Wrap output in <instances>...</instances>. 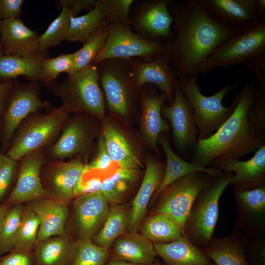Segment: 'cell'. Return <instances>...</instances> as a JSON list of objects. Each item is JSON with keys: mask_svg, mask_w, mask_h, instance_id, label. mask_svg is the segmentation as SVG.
Instances as JSON below:
<instances>
[{"mask_svg": "<svg viewBox=\"0 0 265 265\" xmlns=\"http://www.w3.org/2000/svg\"><path fill=\"white\" fill-rule=\"evenodd\" d=\"M243 65L256 76L259 85L265 86V54L249 60Z\"/></svg>", "mask_w": 265, "mask_h": 265, "instance_id": "f907efd6", "label": "cell"}, {"mask_svg": "<svg viewBox=\"0 0 265 265\" xmlns=\"http://www.w3.org/2000/svg\"><path fill=\"white\" fill-rule=\"evenodd\" d=\"M69 116L61 106L46 114L39 111L28 116L17 129L5 154L18 161L25 155L53 143Z\"/></svg>", "mask_w": 265, "mask_h": 265, "instance_id": "52a82bcc", "label": "cell"}, {"mask_svg": "<svg viewBox=\"0 0 265 265\" xmlns=\"http://www.w3.org/2000/svg\"><path fill=\"white\" fill-rule=\"evenodd\" d=\"M236 210L233 232L245 239L265 234V186L249 190L233 188Z\"/></svg>", "mask_w": 265, "mask_h": 265, "instance_id": "e0dca14e", "label": "cell"}, {"mask_svg": "<svg viewBox=\"0 0 265 265\" xmlns=\"http://www.w3.org/2000/svg\"><path fill=\"white\" fill-rule=\"evenodd\" d=\"M219 23L238 31L265 18V0H199Z\"/></svg>", "mask_w": 265, "mask_h": 265, "instance_id": "2e32d148", "label": "cell"}, {"mask_svg": "<svg viewBox=\"0 0 265 265\" xmlns=\"http://www.w3.org/2000/svg\"><path fill=\"white\" fill-rule=\"evenodd\" d=\"M62 7L68 8L72 17H77L80 12L84 10H91L96 5L95 0H59Z\"/></svg>", "mask_w": 265, "mask_h": 265, "instance_id": "816d5d0a", "label": "cell"}, {"mask_svg": "<svg viewBox=\"0 0 265 265\" xmlns=\"http://www.w3.org/2000/svg\"><path fill=\"white\" fill-rule=\"evenodd\" d=\"M248 120L253 130L265 137V86L256 85L254 98L249 110Z\"/></svg>", "mask_w": 265, "mask_h": 265, "instance_id": "ee69618b", "label": "cell"}, {"mask_svg": "<svg viewBox=\"0 0 265 265\" xmlns=\"http://www.w3.org/2000/svg\"><path fill=\"white\" fill-rule=\"evenodd\" d=\"M106 265H162L157 260L155 262L150 264H136L128 262L108 259Z\"/></svg>", "mask_w": 265, "mask_h": 265, "instance_id": "db71d44e", "label": "cell"}, {"mask_svg": "<svg viewBox=\"0 0 265 265\" xmlns=\"http://www.w3.org/2000/svg\"><path fill=\"white\" fill-rule=\"evenodd\" d=\"M108 35V28L105 26L96 30L83 46L74 52L75 64L68 75L74 74L91 64L103 49Z\"/></svg>", "mask_w": 265, "mask_h": 265, "instance_id": "8d00e7d4", "label": "cell"}, {"mask_svg": "<svg viewBox=\"0 0 265 265\" xmlns=\"http://www.w3.org/2000/svg\"><path fill=\"white\" fill-rule=\"evenodd\" d=\"M46 57L4 54L0 57V80L9 81L24 76L31 81L41 82L46 85L41 66L42 61Z\"/></svg>", "mask_w": 265, "mask_h": 265, "instance_id": "1f68e13d", "label": "cell"}, {"mask_svg": "<svg viewBox=\"0 0 265 265\" xmlns=\"http://www.w3.org/2000/svg\"><path fill=\"white\" fill-rule=\"evenodd\" d=\"M244 253L249 265H265V234H258L245 238Z\"/></svg>", "mask_w": 265, "mask_h": 265, "instance_id": "bcb514c9", "label": "cell"}, {"mask_svg": "<svg viewBox=\"0 0 265 265\" xmlns=\"http://www.w3.org/2000/svg\"><path fill=\"white\" fill-rule=\"evenodd\" d=\"M219 169L234 173L229 186L233 188L249 190L265 186V145L247 160H230Z\"/></svg>", "mask_w": 265, "mask_h": 265, "instance_id": "d4e9b609", "label": "cell"}, {"mask_svg": "<svg viewBox=\"0 0 265 265\" xmlns=\"http://www.w3.org/2000/svg\"><path fill=\"white\" fill-rule=\"evenodd\" d=\"M171 0H133L130 17L132 30L140 37L167 44L173 38Z\"/></svg>", "mask_w": 265, "mask_h": 265, "instance_id": "8fae6325", "label": "cell"}, {"mask_svg": "<svg viewBox=\"0 0 265 265\" xmlns=\"http://www.w3.org/2000/svg\"><path fill=\"white\" fill-rule=\"evenodd\" d=\"M78 250L70 265H106L109 250L95 245L91 239L80 240Z\"/></svg>", "mask_w": 265, "mask_h": 265, "instance_id": "b9f144b4", "label": "cell"}, {"mask_svg": "<svg viewBox=\"0 0 265 265\" xmlns=\"http://www.w3.org/2000/svg\"><path fill=\"white\" fill-rule=\"evenodd\" d=\"M167 100L166 95L153 84H145L139 89L140 130L145 144L155 152L158 151L159 136L169 130L161 114L162 106Z\"/></svg>", "mask_w": 265, "mask_h": 265, "instance_id": "ffe728a7", "label": "cell"}, {"mask_svg": "<svg viewBox=\"0 0 265 265\" xmlns=\"http://www.w3.org/2000/svg\"><path fill=\"white\" fill-rule=\"evenodd\" d=\"M126 59L139 90L145 84H153L166 95L169 105L172 103L174 82L178 77L164 52L151 61L135 57Z\"/></svg>", "mask_w": 265, "mask_h": 265, "instance_id": "44dd1931", "label": "cell"}, {"mask_svg": "<svg viewBox=\"0 0 265 265\" xmlns=\"http://www.w3.org/2000/svg\"><path fill=\"white\" fill-rule=\"evenodd\" d=\"M105 26H107L104 16L95 6L84 15L71 18L64 40L78 41L83 45L96 30Z\"/></svg>", "mask_w": 265, "mask_h": 265, "instance_id": "d590c367", "label": "cell"}, {"mask_svg": "<svg viewBox=\"0 0 265 265\" xmlns=\"http://www.w3.org/2000/svg\"><path fill=\"white\" fill-rule=\"evenodd\" d=\"M39 226L38 215L24 204L14 248L33 251L38 243Z\"/></svg>", "mask_w": 265, "mask_h": 265, "instance_id": "74e56055", "label": "cell"}, {"mask_svg": "<svg viewBox=\"0 0 265 265\" xmlns=\"http://www.w3.org/2000/svg\"><path fill=\"white\" fill-rule=\"evenodd\" d=\"M161 114L170 123L172 138L177 148L184 153L193 151L198 131L193 112L179 86L178 78L174 82L173 101L171 105H162Z\"/></svg>", "mask_w": 265, "mask_h": 265, "instance_id": "ac0fdd59", "label": "cell"}, {"mask_svg": "<svg viewBox=\"0 0 265 265\" xmlns=\"http://www.w3.org/2000/svg\"><path fill=\"white\" fill-rule=\"evenodd\" d=\"M179 86L193 112L198 131V139H206L213 134L230 117L237 106L238 95L229 106L222 102L226 95L235 90L237 84L228 83L212 95H204L197 85L198 77L178 78Z\"/></svg>", "mask_w": 265, "mask_h": 265, "instance_id": "3957f363", "label": "cell"}, {"mask_svg": "<svg viewBox=\"0 0 265 265\" xmlns=\"http://www.w3.org/2000/svg\"><path fill=\"white\" fill-rule=\"evenodd\" d=\"M95 65L108 108L113 114L127 118L140 106V102L139 90L126 59H106Z\"/></svg>", "mask_w": 265, "mask_h": 265, "instance_id": "8992f818", "label": "cell"}, {"mask_svg": "<svg viewBox=\"0 0 265 265\" xmlns=\"http://www.w3.org/2000/svg\"><path fill=\"white\" fill-rule=\"evenodd\" d=\"M141 234L153 243H166L179 239L184 229L168 215L161 213L150 214L139 227Z\"/></svg>", "mask_w": 265, "mask_h": 265, "instance_id": "e575fe53", "label": "cell"}, {"mask_svg": "<svg viewBox=\"0 0 265 265\" xmlns=\"http://www.w3.org/2000/svg\"><path fill=\"white\" fill-rule=\"evenodd\" d=\"M265 54V18L220 44L203 65L200 74L216 68L225 69L243 65Z\"/></svg>", "mask_w": 265, "mask_h": 265, "instance_id": "ba28073f", "label": "cell"}, {"mask_svg": "<svg viewBox=\"0 0 265 265\" xmlns=\"http://www.w3.org/2000/svg\"><path fill=\"white\" fill-rule=\"evenodd\" d=\"M72 17L70 10L62 7L59 15L51 23L46 31L39 36L40 51L46 53L48 49L55 47L64 40Z\"/></svg>", "mask_w": 265, "mask_h": 265, "instance_id": "f35d334b", "label": "cell"}, {"mask_svg": "<svg viewBox=\"0 0 265 265\" xmlns=\"http://www.w3.org/2000/svg\"><path fill=\"white\" fill-rule=\"evenodd\" d=\"M51 90L61 99V106L69 114H85L101 120L105 118L106 102L95 65L68 75Z\"/></svg>", "mask_w": 265, "mask_h": 265, "instance_id": "5b68a950", "label": "cell"}, {"mask_svg": "<svg viewBox=\"0 0 265 265\" xmlns=\"http://www.w3.org/2000/svg\"><path fill=\"white\" fill-rule=\"evenodd\" d=\"M157 256L163 261L162 265H215L185 235L166 243H153Z\"/></svg>", "mask_w": 265, "mask_h": 265, "instance_id": "4316f807", "label": "cell"}, {"mask_svg": "<svg viewBox=\"0 0 265 265\" xmlns=\"http://www.w3.org/2000/svg\"><path fill=\"white\" fill-rule=\"evenodd\" d=\"M92 116L80 114L68 118L56 140L44 148L47 160H65L82 157L87 163L97 129Z\"/></svg>", "mask_w": 265, "mask_h": 265, "instance_id": "9c48e42d", "label": "cell"}, {"mask_svg": "<svg viewBox=\"0 0 265 265\" xmlns=\"http://www.w3.org/2000/svg\"><path fill=\"white\" fill-rule=\"evenodd\" d=\"M165 164L151 156L146 160V168L142 181L131 205V213L127 231L135 233L147 212L149 201L162 182Z\"/></svg>", "mask_w": 265, "mask_h": 265, "instance_id": "7402d4cb", "label": "cell"}, {"mask_svg": "<svg viewBox=\"0 0 265 265\" xmlns=\"http://www.w3.org/2000/svg\"><path fill=\"white\" fill-rule=\"evenodd\" d=\"M116 164L110 158L105 145L102 132L98 139L96 151L90 161L86 163L85 168L87 170H95L105 178L111 174L117 168Z\"/></svg>", "mask_w": 265, "mask_h": 265, "instance_id": "f6af8a7d", "label": "cell"}, {"mask_svg": "<svg viewBox=\"0 0 265 265\" xmlns=\"http://www.w3.org/2000/svg\"><path fill=\"white\" fill-rule=\"evenodd\" d=\"M133 0H97L95 6L103 13L108 28L114 24L131 27L130 12Z\"/></svg>", "mask_w": 265, "mask_h": 265, "instance_id": "60d3db41", "label": "cell"}, {"mask_svg": "<svg viewBox=\"0 0 265 265\" xmlns=\"http://www.w3.org/2000/svg\"><path fill=\"white\" fill-rule=\"evenodd\" d=\"M19 162L6 156L0 155V202L15 184Z\"/></svg>", "mask_w": 265, "mask_h": 265, "instance_id": "7dc6e473", "label": "cell"}, {"mask_svg": "<svg viewBox=\"0 0 265 265\" xmlns=\"http://www.w3.org/2000/svg\"><path fill=\"white\" fill-rule=\"evenodd\" d=\"M165 45L140 37L130 26L114 24L108 27L106 41L92 64L109 58L135 57L153 61L165 52Z\"/></svg>", "mask_w": 265, "mask_h": 265, "instance_id": "4fadbf2b", "label": "cell"}, {"mask_svg": "<svg viewBox=\"0 0 265 265\" xmlns=\"http://www.w3.org/2000/svg\"><path fill=\"white\" fill-rule=\"evenodd\" d=\"M245 239L233 232L223 238L213 237L200 248L215 265H249L244 253Z\"/></svg>", "mask_w": 265, "mask_h": 265, "instance_id": "4dcf8cb0", "label": "cell"}, {"mask_svg": "<svg viewBox=\"0 0 265 265\" xmlns=\"http://www.w3.org/2000/svg\"><path fill=\"white\" fill-rule=\"evenodd\" d=\"M75 64L74 53H64L53 58L46 57L41 63L46 86L50 89L55 85L54 80L62 73L70 74Z\"/></svg>", "mask_w": 265, "mask_h": 265, "instance_id": "7bdbcfd3", "label": "cell"}, {"mask_svg": "<svg viewBox=\"0 0 265 265\" xmlns=\"http://www.w3.org/2000/svg\"><path fill=\"white\" fill-rule=\"evenodd\" d=\"M14 84L12 80L0 81V119L4 113L8 98Z\"/></svg>", "mask_w": 265, "mask_h": 265, "instance_id": "f5cc1de1", "label": "cell"}, {"mask_svg": "<svg viewBox=\"0 0 265 265\" xmlns=\"http://www.w3.org/2000/svg\"><path fill=\"white\" fill-rule=\"evenodd\" d=\"M173 38L165 53L177 77H197L223 42L240 31L213 19L199 0H171Z\"/></svg>", "mask_w": 265, "mask_h": 265, "instance_id": "6da1fadb", "label": "cell"}, {"mask_svg": "<svg viewBox=\"0 0 265 265\" xmlns=\"http://www.w3.org/2000/svg\"><path fill=\"white\" fill-rule=\"evenodd\" d=\"M0 36L4 55L46 56L40 51L37 32L27 27L19 18L1 20Z\"/></svg>", "mask_w": 265, "mask_h": 265, "instance_id": "603a6c76", "label": "cell"}, {"mask_svg": "<svg viewBox=\"0 0 265 265\" xmlns=\"http://www.w3.org/2000/svg\"><path fill=\"white\" fill-rule=\"evenodd\" d=\"M140 175V169L118 167L103 179L100 192L110 207L121 204L137 182Z\"/></svg>", "mask_w": 265, "mask_h": 265, "instance_id": "d6a6232c", "label": "cell"}, {"mask_svg": "<svg viewBox=\"0 0 265 265\" xmlns=\"http://www.w3.org/2000/svg\"><path fill=\"white\" fill-rule=\"evenodd\" d=\"M39 84L37 81L14 84L0 118V142L3 151H7L17 129L28 116L51 108L48 102L40 98Z\"/></svg>", "mask_w": 265, "mask_h": 265, "instance_id": "7c38bea8", "label": "cell"}, {"mask_svg": "<svg viewBox=\"0 0 265 265\" xmlns=\"http://www.w3.org/2000/svg\"><path fill=\"white\" fill-rule=\"evenodd\" d=\"M70 202L44 197L26 203L40 220L38 242L52 237L65 234Z\"/></svg>", "mask_w": 265, "mask_h": 265, "instance_id": "cb8c5ba5", "label": "cell"}, {"mask_svg": "<svg viewBox=\"0 0 265 265\" xmlns=\"http://www.w3.org/2000/svg\"><path fill=\"white\" fill-rule=\"evenodd\" d=\"M255 89L256 85L250 82L237 93L234 112L211 136L198 139L191 162L219 168L226 161L239 159L265 145V137L253 130L248 120Z\"/></svg>", "mask_w": 265, "mask_h": 265, "instance_id": "7a4b0ae2", "label": "cell"}, {"mask_svg": "<svg viewBox=\"0 0 265 265\" xmlns=\"http://www.w3.org/2000/svg\"><path fill=\"white\" fill-rule=\"evenodd\" d=\"M212 177L206 173L196 172L176 180L158 194L151 214L164 213L184 229L195 197Z\"/></svg>", "mask_w": 265, "mask_h": 265, "instance_id": "30bf717a", "label": "cell"}, {"mask_svg": "<svg viewBox=\"0 0 265 265\" xmlns=\"http://www.w3.org/2000/svg\"><path fill=\"white\" fill-rule=\"evenodd\" d=\"M77 250V241L65 234L38 242L33 253L36 265H70Z\"/></svg>", "mask_w": 265, "mask_h": 265, "instance_id": "f1b7e54d", "label": "cell"}, {"mask_svg": "<svg viewBox=\"0 0 265 265\" xmlns=\"http://www.w3.org/2000/svg\"><path fill=\"white\" fill-rule=\"evenodd\" d=\"M107 152L119 167L140 169L143 165L128 137L116 126L108 121L102 124Z\"/></svg>", "mask_w": 265, "mask_h": 265, "instance_id": "83f0119b", "label": "cell"}, {"mask_svg": "<svg viewBox=\"0 0 265 265\" xmlns=\"http://www.w3.org/2000/svg\"></svg>", "mask_w": 265, "mask_h": 265, "instance_id": "680465c9", "label": "cell"}, {"mask_svg": "<svg viewBox=\"0 0 265 265\" xmlns=\"http://www.w3.org/2000/svg\"><path fill=\"white\" fill-rule=\"evenodd\" d=\"M153 243L141 234L126 232L109 250V259L136 264H150L157 259Z\"/></svg>", "mask_w": 265, "mask_h": 265, "instance_id": "484cf974", "label": "cell"}, {"mask_svg": "<svg viewBox=\"0 0 265 265\" xmlns=\"http://www.w3.org/2000/svg\"><path fill=\"white\" fill-rule=\"evenodd\" d=\"M23 0H0V19L1 20L19 18L21 15Z\"/></svg>", "mask_w": 265, "mask_h": 265, "instance_id": "681fc988", "label": "cell"}, {"mask_svg": "<svg viewBox=\"0 0 265 265\" xmlns=\"http://www.w3.org/2000/svg\"><path fill=\"white\" fill-rule=\"evenodd\" d=\"M0 265H36L33 251L14 248L0 257Z\"/></svg>", "mask_w": 265, "mask_h": 265, "instance_id": "c3c4849f", "label": "cell"}, {"mask_svg": "<svg viewBox=\"0 0 265 265\" xmlns=\"http://www.w3.org/2000/svg\"><path fill=\"white\" fill-rule=\"evenodd\" d=\"M24 206H12L0 222V256L14 248Z\"/></svg>", "mask_w": 265, "mask_h": 265, "instance_id": "ab89813d", "label": "cell"}, {"mask_svg": "<svg viewBox=\"0 0 265 265\" xmlns=\"http://www.w3.org/2000/svg\"><path fill=\"white\" fill-rule=\"evenodd\" d=\"M1 153H0V155L1 154Z\"/></svg>", "mask_w": 265, "mask_h": 265, "instance_id": "6f0895ef", "label": "cell"}, {"mask_svg": "<svg viewBox=\"0 0 265 265\" xmlns=\"http://www.w3.org/2000/svg\"><path fill=\"white\" fill-rule=\"evenodd\" d=\"M1 20L0 19V57L4 55L3 48L1 42V36H0V23Z\"/></svg>", "mask_w": 265, "mask_h": 265, "instance_id": "9f6ffc18", "label": "cell"}, {"mask_svg": "<svg viewBox=\"0 0 265 265\" xmlns=\"http://www.w3.org/2000/svg\"><path fill=\"white\" fill-rule=\"evenodd\" d=\"M11 207L4 204H0V222L8 213Z\"/></svg>", "mask_w": 265, "mask_h": 265, "instance_id": "11a10c76", "label": "cell"}, {"mask_svg": "<svg viewBox=\"0 0 265 265\" xmlns=\"http://www.w3.org/2000/svg\"><path fill=\"white\" fill-rule=\"evenodd\" d=\"M158 143L160 145L165 153L166 164L161 184L151 200L153 202L165 187L187 174L199 172L206 173L212 176H216L223 171L217 168L204 167L200 165L183 159L173 150L164 133L160 134L159 136Z\"/></svg>", "mask_w": 265, "mask_h": 265, "instance_id": "f546056e", "label": "cell"}, {"mask_svg": "<svg viewBox=\"0 0 265 265\" xmlns=\"http://www.w3.org/2000/svg\"><path fill=\"white\" fill-rule=\"evenodd\" d=\"M234 173L223 170L212 176L198 193L191 207L184 227V235L199 248L205 246L213 238L219 215V202Z\"/></svg>", "mask_w": 265, "mask_h": 265, "instance_id": "277c9868", "label": "cell"}, {"mask_svg": "<svg viewBox=\"0 0 265 265\" xmlns=\"http://www.w3.org/2000/svg\"><path fill=\"white\" fill-rule=\"evenodd\" d=\"M44 149L29 153L18 160L16 180L4 204L12 206L47 197L40 181L41 167L47 160Z\"/></svg>", "mask_w": 265, "mask_h": 265, "instance_id": "d6986e66", "label": "cell"}, {"mask_svg": "<svg viewBox=\"0 0 265 265\" xmlns=\"http://www.w3.org/2000/svg\"><path fill=\"white\" fill-rule=\"evenodd\" d=\"M86 163L81 156L68 161L47 160L40 171L41 183L47 197L59 201H71Z\"/></svg>", "mask_w": 265, "mask_h": 265, "instance_id": "9a60e30c", "label": "cell"}, {"mask_svg": "<svg viewBox=\"0 0 265 265\" xmlns=\"http://www.w3.org/2000/svg\"><path fill=\"white\" fill-rule=\"evenodd\" d=\"M130 213L131 205L121 204L110 207L103 226L92 238V241L109 250L114 241L127 232Z\"/></svg>", "mask_w": 265, "mask_h": 265, "instance_id": "836d02e7", "label": "cell"}, {"mask_svg": "<svg viewBox=\"0 0 265 265\" xmlns=\"http://www.w3.org/2000/svg\"><path fill=\"white\" fill-rule=\"evenodd\" d=\"M65 227V234L76 241L91 239L103 226L110 206L100 192L75 197Z\"/></svg>", "mask_w": 265, "mask_h": 265, "instance_id": "5bb4252c", "label": "cell"}]
</instances>
